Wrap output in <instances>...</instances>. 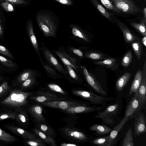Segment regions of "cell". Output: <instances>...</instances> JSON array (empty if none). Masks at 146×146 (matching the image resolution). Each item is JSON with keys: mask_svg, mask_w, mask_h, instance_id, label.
<instances>
[{"mask_svg": "<svg viewBox=\"0 0 146 146\" xmlns=\"http://www.w3.org/2000/svg\"><path fill=\"white\" fill-rule=\"evenodd\" d=\"M33 92L12 89L8 96L0 101V106L2 109L8 111L17 112L22 110L28 103V98Z\"/></svg>", "mask_w": 146, "mask_h": 146, "instance_id": "1", "label": "cell"}, {"mask_svg": "<svg viewBox=\"0 0 146 146\" xmlns=\"http://www.w3.org/2000/svg\"><path fill=\"white\" fill-rule=\"evenodd\" d=\"M36 19L39 27L45 36H56L59 20L54 13L48 10H41L36 13Z\"/></svg>", "mask_w": 146, "mask_h": 146, "instance_id": "2", "label": "cell"}, {"mask_svg": "<svg viewBox=\"0 0 146 146\" xmlns=\"http://www.w3.org/2000/svg\"><path fill=\"white\" fill-rule=\"evenodd\" d=\"M60 135L70 143L78 144L89 142L91 137L84 131L76 127L66 126L58 129Z\"/></svg>", "mask_w": 146, "mask_h": 146, "instance_id": "3", "label": "cell"}, {"mask_svg": "<svg viewBox=\"0 0 146 146\" xmlns=\"http://www.w3.org/2000/svg\"><path fill=\"white\" fill-rule=\"evenodd\" d=\"M45 106L60 110H64L81 106H88L90 104L86 102L69 98L64 100L45 102L40 103Z\"/></svg>", "mask_w": 146, "mask_h": 146, "instance_id": "4", "label": "cell"}, {"mask_svg": "<svg viewBox=\"0 0 146 146\" xmlns=\"http://www.w3.org/2000/svg\"><path fill=\"white\" fill-rule=\"evenodd\" d=\"M72 93L76 96L90 101L92 104L105 105L108 101L114 98L100 96L90 92L79 89H74L71 91Z\"/></svg>", "mask_w": 146, "mask_h": 146, "instance_id": "5", "label": "cell"}, {"mask_svg": "<svg viewBox=\"0 0 146 146\" xmlns=\"http://www.w3.org/2000/svg\"><path fill=\"white\" fill-rule=\"evenodd\" d=\"M116 12L120 13L134 14L142 12L135 5L133 0H111Z\"/></svg>", "mask_w": 146, "mask_h": 146, "instance_id": "6", "label": "cell"}, {"mask_svg": "<svg viewBox=\"0 0 146 146\" xmlns=\"http://www.w3.org/2000/svg\"><path fill=\"white\" fill-rule=\"evenodd\" d=\"M39 49L43 54L44 59L48 63L70 81V78L67 70L65 69L49 49L42 43Z\"/></svg>", "mask_w": 146, "mask_h": 146, "instance_id": "7", "label": "cell"}, {"mask_svg": "<svg viewBox=\"0 0 146 146\" xmlns=\"http://www.w3.org/2000/svg\"><path fill=\"white\" fill-rule=\"evenodd\" d=\"M28 98L36 103L64 100L67 98L62 97L53 92L41 90L33 92Z\"/></svg>", "mask_w": 146, "mask_h": 146, "instance_id": "8", "label": "cell"}, {"mask_svg": "<svg viewBox=\"0 0 146 146\" xmlns=\"http://www.w3.org/2000/svg\"><path fill=\"white\" fill-rule=\"evenodd\" d=\"M119 106L118 104L109 106L105 110L98 113L94 117L96 119H100L107 124H113L115 121L113 117L117 113Z\"/></svg>", "mask_w": 146, "mask_h": 146, "instance_id": "9", "label": "cell"}, {"mask_svg": "<svg viewBox=\"0 0 146 146\" xmlns=\"http://www.w3.org/2000/svg\"><path fill=\"white\" fill-rule=\"evenodd\" d=\"M105 105L102 106H81L70 108L60 111L66 115L76 114L80 113H87L101 111L104 108Z\"/></svg>", "mask_w": 146, "mask_h": 146, "instance_id": "10", "label": "cell"}, {"mask_svg": "<svg viewBox=\"0 0 146 146\" xmlns=\"http://www.w3.org/2000/svg\"><path fill=\"white\" fill-rule=\"evenodd\" d=\"M3 127L13 133L20 136L23 139H31L37 137L36 135L33 133L9 123L4 124Z\"/></svg>", "mask_w": 146, "mask_h": 146, "instance_id": "11", "label": "cell"}, {"mask_svg": "<svg viewBox=\"0 0 146 146\" xmlns=\"http://www.w3.org/2000/svg\"><path fill=\"white\" fill-rule=\"evenodd\" d=\"M40 74L37 71L32 69L26 68L19 75L13 78L11 81L13 86H18L28 78L36 76H40Z\"/></svg>", "mask_w": 146, "mask_h": 146, "instance_id": "12", "label": "cell"}, {"mask_svg": "<svg viewBox=\"0 0 146 146\" xmlns=\"http://www.w3.org/2000/svg\"><path fill=\"white\" fill-rule=\"evenodd\" d=\"M42 106L40 104L36 103L27 108V111L31 116L33 121L46 122V119L42 114Z\"/></svg>", "mask_w": 146, "mask_h": 146, "instance_id": "13", "label": "cell"}, {"mask_svg": "<svg viewBox=\"0 0 146 146\" xmlns=\"http://www.w3.org/2000/svg\"><path fill=\"white\" fill-rule=\"evenodd\" d=\"M80 67L83 70L85 77L88 84L99 94L106 95V92L94 76L89 72L84 66H81Z\"/></svg>", "mask_w": 146, "mask_h": 146, "instance_id": "14", "label": "cell"}, {"mask_svg": "<svg viewBox=\"0 0 146 146\" xmlns=\"http://www.w3.org/2000/svg\"><path fill=\"white\" fill-rule=\"evenodd\" d=\"M54 52L60 58L65 65H70L75 70H76L79 67L77 65L76 60L70 56L63 49L53 50Z\"/></svg>", "mask_w": 146, "mask_h": 146, "instance_id": "15", "label": "cell"}, {"mask_svg": "<svg viewBox=\"0 0 146 146\" xmlns=\"http://www.w3.org/2000/svg\"><path fill=\"white\" fill-rule=\"evenodd\" d=\"M26 31L28 36L33 46L39 57V59L41 58L38 42L34 32L33 22L31 20H29L27 22Z\"/></svg>", "mask_w": 146, "mask_h": 146, "instance_id": "16", "label": "cell"}, {"mask_svg": "<svg viewBox=\"0 0 146 146\" xmlns=\"http://www.w3.org/2000/svg\"><path fill=\"white\" fill-rule=\"evenodd\" d=\"M40 90L55 93L62 97L69 98L68 92L59 85L54 83H48L46 85L44 88L40 89Z\"/></svg>", "mask_w": 146, "mask_h": 146, "instance_id": "17", "label": "cell"}, {"mask_svg": "<svg viewBox=\"0 0 146 146\" xmlns=\"http://www.w3.org/2000/svg\"><path fill=\"white\" fill-rule=\"evenodd\" d=\"M15 121L20 127L26 129L29 126V119L26 110L24 109L17 112Z\"/></svg>", "mask_w": 146, "mask_h": 146, "instance_id": "18", "label": "cell"}, {"mask_svg": "<svg viewBox=\"0 0 146 146\" xmlns=\"http://www.w3.org/2000/svg\"><path fill=\"white\" fill-rule=\"evenodd\" d=\"M32 132L46 144L52 146H57L55 138L42 131L36 128L31 129Z\"/></svg>", "mask_w": 146, "mask_h": 146, "instance_id": "19", "label": "cell"}, {"mask_svg": "<svg viewBox=\"0 0 146 146\" xmlns=\"http://www.w3.org/2000/svg\"><path fill=\"white\" fill-rule=\"evenodd\" d=\"M139 102V107L145 102L146 100V79L142 78L141 84L134 96Z\"/></svg>", "mask_w": 146, "mask_h": 146, "instance_id": "20", "label": "cell"}, {"mask_svg": "<svg viewBox=\"0 0 146 146\" xmlns=\"http://www.w3.org/2000/svg\"><path fill=\"white\" fill-rule=\"evenodd\" d=\"M33 122L36 127L48 135L55 138L57 137L56 133L52 127L46 122L35 121Z\"/></svg>", "mask_w": 146, "mask_h": 146, "instance_id": "21", "label": "cell"}, {"mask_svg": "<svg viewBox=\"0 0 146 146\" xmlns=\"http://www.w3.org/2000/svg\"><path fill=\"white\" fill-rule=\"evenodd\" d=\"M145 119L143 114H141L136 119L134 125V133L138 136L146 132Z\"/></svg>", "mask_w": 146, "mask_h": 146, "instance_id": "22", "label": "cell"}, {"mask_svg": "<svg viewBox=\"0 0 146 146\" xmlns=\"http://www.w3.org/2000/svg\"><path fill=\"white\" fill-rule=\"evenodd\" d=\"M19 141L15 136L0 128V146L8 145Z\"/></svg>", "mask_w": 146, "mask_h": 146, "instance_id": "23", "label": "cell"}, {"mask_svg": "<svg viewBox=\"0 0 146 146\" xmlns=\"http://www.w3.org/2000/svg\"><path fill=\"white\" fill-rule=\"evenodd\" d=\"M129 118V117L125 116L120 123L112 130L110 135H109V146H111L114 145L119 132L128 120Z\"/></svg>", "mask_w": 146, "mask_h": 146, "instance_id": "24", "label": "cell"}, {"mask_svg": "<svg viewBox=\"0 0 146 146\" xmlns=\"http://www.w3.org/2000/svg\"><path fill=\"white\" fill-rule=\"evenodd\" d=\"M40 60L48 77L54 80L59 79L64 77L63 75L58 73L49 64L44 62L42 58L40 59Z\"/></svg>", "mask_w": 146, "mask_h": 146, "instance_id": "25", "label": "cell"}, {"mask_svg": "<svg viewBox=\"0 0 146 146\" xmlns=\"http://www.w3.org/2000/svg\"><path fill=\"white\" fill-rule=\"evenodd\" d=\"M117 24L121 30L125 41L130 42L135 40H138L139 38L133 34L127 27L121 21H118Z\"/></svg>", "mask_w": 146, "mask_h": 146, "instance_id": "26", "label": "cell"}, {"mask_svg": "<svg viewBox=\"0 0 146 146\" xmlns=\"http://www.w3.org/2000/svg\"><path fill=\"white\" fill-rule=\"evenodd\" d=\"M0 64L9 72L16 71L18 68V66L16 63L1 55Z\"/></svg>", "mask_w": 146, "mask_h": 146, "instance_id": "27", "label": "cell"}, {"mask_svg": "<svg viewBox=\"0 0 146 146\" xmlns=\"http://www.w3.org/2000/svg\"><path fill=\"white\" fill-rule=\"evenodd\" d=\"M142 74L141 70H139L137 72L134 80L131 85L129 95H131L134 93H136L142 81Z\"/></svg>", "mask_w": 146, "mask_h": 146, "instance_id": "28", "label": "cell"}, {"mask_svg": "<svg viewBox=\"0 0 146 146\" xmlns=\"http://www.w3.org/2000/svg\"><path fill=\"white\" fill-rule=\"evenodd\" d=\"M69 27L71 29L72 34L75 37L81 38L86 42H89L87 36L78 26L72 24L69 25Z\"/></svg>", "mask_w": 146, "mask_h": 146, "instance_id": "29", "label": "cell"}, {"mask_svg": "<svg viewBox=\"0 0 146 146\" xmlns=\"http://www.w3.org/2000/svg\"><path fill=\"white\" fill-rule=\"evenodd\" d=\"M139 101L137 98L134 96L128 103L125 116L129 117L139 108Z\"/></svg>", "mask_w": 146, "mask_h": 146, "instance_id": "30", "label": "cell"}, {"mask_svg": "<svg viewBox=\"0 0 146 146\" xmlns=\"http://www.w3.org/2000/svg\"><path fill=\"white\" fill-rule=\"evenodd\" d=\"M131 76V74L128 72L125 73L117 81L116 87L119 91H121L125 86Z\"/></svg>", "mask_w": 146, "mask_h": 146, "instance_id": "31", "label": "cell"}, {"mask_svg": "<svg viewBox=\"0 0 146 146\" xmlns=\"http://www.w3.org/2000/svg\"><path fill=\"white\" fill-rule=\"evenodd\" d=\"M90 131H95L97 133L104 134L110 133L112 129L110 127L103 125L97 124H93L91 126L89 129Z\"/></svg>", "mask_w": 146, "mask_h": 146, "instance_id": "32", "label": "cell"}, {"mask_svg": "<svg viewBox=\"0 0 146 146\" xmlns=\"http://www.w3.org/2000/svg\"><path fill=\"white\" fill-rule=\"evenodd\" d=\"M9 78L5 80L0 84V99L9 94L13 89L9 82Z\"/></svg>", "mask_w": 146, "mask_h": 146, "instance_id": "33", "label": "cell"}, {"mask_svg": "<svg viewBox=\"0 0 146 146\" xmlns=\"http://www.w3.org/2000/svg\"><path fill=\"white\" fill-rule=\"evenodd\" d=\"M37 77L34 76L28 78L18 86V89L24 91L31 88L36 83Z\"/></svg>", "mask_w": 146, "mask_h": 146, "instance_id": "34", "label": "cell"}, {"mask_svg": "<svg viewBox=\"0 0 146 146\" xmlns=\"http://www.w3.org/2000/svg\"><path fill=\"white\" fill-rule=\"evenodd\" d=\"M121 146H134L133 130L132 126L129 128L122 142Z\"/></svg>", "mask_w": 146, "mask_h": 146, "instance_id": "35", "label": "cell"}, {"mask_svg": "<svg viewBox=\"0 0 146 146\" xmlns=\"http://www.w3.org/2000/svg\"><path fill=\"white\" fill-rule=\"evenodd\" d=\"M68 116L62 119L65 122V126L69 127H75V125L78 124V120L79 117L75 114H68Z\"/></svg>", "mask_w": 146, "mask_h": 146, "instance_id": "36", "label": "cell"}, {"mask_svg": "<svg viewBox=\"0 0 146 146\" xmlns=\"http://www.w3.org/2000/svg\"><path fill=\"white\" fill-rule=\"evenodd\" d=\"M146 23L144 17L141 20L140 23L132 22L131 25L136 29L143 36H146Z\"/></svg>", "mask_w": 146, "mask_h": 146, "instance_id": "37", "label": "cell"}, {"mask_svg": "<svg viewBox=\"0 0 146 146\" xmlns=\"http://www.w3.org/2000/svg\"><path fill=\"white\" fill-rule=\"evenodd\" d=\"M16 112V111L1 109L0 110V121L6 119H11L15 121Z\"/></svg>", "mask_w": 146, "mask_h": 146, "instance_id": "38", "label": "cell"}, {"mask_svg": "<svg viewBox=\"0 0 146 146\" xmlns=\"http://www.w3.org/2000/svg\"><path fill=\"white\" fill-rule=\"evenodd\" d=\"M67 72L70 75V82L72 83H76L79 84L80 81L78 76L74 69L70 66L65 65Z\"/></svg>", "mask_w": 146, "mask_h": 146, "instance_id": "39", "label": "cell"}, {"mask_svg": "<svg viewBox=\"0 0 146 146\" xmlns=\"http://www.w3.org/2000/svg\"><path fill=\"white\" fill-rule=\"evenodd\" d=\"M23 143L26 145L31 146H46V144L38 137L31 139H23Z\"/></svg>", "mask_w": 146, "mask_h": 146, "instance_id": "40", "label": "cell"}, {"mask_svg": "<svg viewBox=\"0 0 146 146\" xmlns=\"http://www.w3.org/2000/svg\"><path fill=\"white\" fill-rule=\"evenodd\" d=\"M109 136L95 139H91L90 142L93 144L102 146H109Z\"/></svg>", "mask_w": 146, "mask_h": 146, "instance_id": "41", "label": "cell"}, {"mask_svg": "<svg viewBox=\"0 0 146 146\" xmlns=\"http://www.w3.org/2000/svg\"><path fill=\"white\" fill-rule=\"evenodd\" d=\"M92 3L101 13L105 17L111 21V15L96 0H91Z\"/></svg>", "mask_w": 146, "mask_h": 146, "instance_id": "42", "label": "cell"}, {"mask_svg": "<svg viewBox=\"0 0 146 146\" xmlns=\"http://www.w3.org/2000/svg\"><path fill=\"white\" fill-rule=\"evenodd\" d=\"M131 46L138 60H140L142 54L141 46L140 42L132 43Z\"/></svg>", "mask_w": 146, "mask_h": 146, "instance_id": "43", "label": "cell"}, {"mask_svg": "<svg viewBox=\"0 0 146 146\" xmlns=\"http://www.w3.org/2000/svg\"><path fill=\"white\" fill-rule=\"evenodd\" d=\"M132 59V56L131 51H128L123 57L121 64L124 67H127L129 65Z\"/></svg>", "mask_w": 146, "mask_h": 146, "instance_id": "44", "label": "cell"}, {"mask_svg": "<svg viewBox=\"0 0 146 146\" xmlns=\"http://www.w3.org/2000/svg\"><path fill=\"white\" fill-rule=\"evenodd\" d=\"M115 61L116 60L114 58H109L102 61L95 62L94 63L97 65L110 66L113 65Z\"/></svg>", "mask_w": 146, "mask_h": 146, "instance_id": "45", "label": "cell"}, {"mask_svg": "<svg viewBox=\"0 0 146 146\" xmlns=\"http://www.w3.org/2000/svg\"><path fill=\"white\" fill-rule=\"evenodd\" d=\"M87 58L95 60H100L103 58L104 56L101 53L94 52H87L85 54Z\"/></svg>", "mask_w": 146, "mask_h": 146, "instance_id": "46", "label": "cell"}, {"mask_svg": "<svg viewBox=\"0 0 146 146\" xmlns=\"http://www.w3.org/2000/svg\"><path fill=\"white\" fill-rule=\"evenodd\" d=\"M0 54L7 56L12 60L15 59L14 56L10 52L9 50L5 47L0 44Z\"/></svg>", "mask_w": 146, "mask_h": 146, "instance_id": "47", "label": "cell"}, {"mask_svg": "<svg viewBox=\"0 0 146 146\" xmlns=\"http://www.w3.org/2000/svg\"><path fill=\"white\" fill-rule=\"evenodd\" d=\"M102 4L106 8L114 12L116 11L111 0H100Z\"/></svg>", "mask_w": 146, "mask_h": 146, "instance_id": "48", "label": "cell"}, {"mask_svg": "<svg viewBox=\"0 0 146 146\" xmlns=\"http://www.w3.org/2000/svg\"><path fill=\"white\" fill-rule=\"evenodd\" d=\"M1 5L2 7L7 11H12L13 10V6L7 2H2Z\"/></svg>", "mask_w": 146, "mask_h": 146, "instance_id": "49", "label": "cell"}, {"mask_svg": "<svg viewBox=\"0 0 146 146\" xmlns=\"http://www.w3.org/2000/svg\"><path fill=\"white\" fill-rule=\"evenodd\" d=\"M63 5H72L73 4L72 0H54Z\"/></svg>", "mask_w": 146, "mask_h": 146, "instance_id": "50", "label": "cell"}, {"mask_svg": "<svg viewBox=\"0 0 146 146\" xmlns=\"http://www.w3.org/2000/svg\"><path fill=\"white\" fill-rule=\"evenodd\" d=\"M72 52L75 54L80 57H83V53L80 50L75 48L72 49Z\"/></svg>", "mask_w": 146, "mask_h": 146, "instance_id": "51", "label": "cell"}, {"mask_svg": "<svg viewBox=\"0 0 146 146\" xmlns=\"http://www.w3.org/2000/svg\"><path fill=\"white\" fill-rule=\"evenodd\" d=\"M11 3L14 4H25L27 2L23 0H6Z\"/></svg>", "mask_w": 146, "mask_h": 146, "instance_id": "52", "label": "cell"}, {"mask_svg": "<svg viewBox=\"0 0 146 146\" xmlns=\"http://www.w3.org/2000/svg\"><path fill=\"white\" fill-rule=\"evenodd\" d=\"M60 146H78V144L70 143H63L60 144Z\"/></svg>", "mask_w": 146, "mask_h": 146, "instance_id": "53", "label": "cell"}, {"mask_svg": "<svg viewBox=\"0 0 146 146\" xmlns=\"http://www.w3.org/2000/svg\"><path fill=\"white\" fill-rule=\"evenodd\" d=\"M4 31L2 26L0 25V39L3 41Z\"/></svg>", "mask_w": 146, "mask_h": 146, "instance_id": "54", "label": "cell"}, {"mask_svg": "<svg viewBox=\"0 0 146 146\" xmlns=\"http://www.w3.org/2000/svg\"><path fill=\"white\" fill-rule=\"evenodd\" d=\"M9 78H5L4 76L0 75V84L5 80L9 79Z\"/></svg>", "mask_w": 146, "mask_h": 146, "instance_id": "55", "label": "cell"}, {"mask_svg": "<svg viewBox=\"0 0 146 146\" xmlns=\"http://www.w3.org/2000/svg\"><path fill=\"white\" fill-rule=\"evenodd\" d=\"M7 70L3 66L0 65V75L3 74L4 72H7L6 70Z\"/></svg>", "mask_w": 146, "mask_h": 146, "instance_id": "56", "label": "cell"}, {"mask_svg": "<svg viewBox=\"0 0 146 146\" xmlns=\"http://www.w3.org/2000/svg\"><path fill=\"white\" fill-rule=\"evenodd\" d=\"M142 42L144 45L145 47L146 46V36H144L142 39Z\"/></svg>", "mask_w": 146, "mask_h": 146, "instance_id": "57", "label": "cell"}, {"mask_svg": "<svg viewBox=\"0 0 146 146\" xmlns=\"http://www.w3.org/2000/svg\"><path fill=\"white\" fill-rule=\"evenodd\" d=\"M143 12L144 15V18L145 21L146 22V8L145 7L143 10Z\"/></svg>", "mask_w": 146, "mask_h": 146, "instance_id": "58", "label": "cell"}, {"mask_svg": "<svg viewBox=\"0 0 146 146\" xmlns=\"http://www.w3.org/2000/svg\"><path fill=\"white\" fill-rule=\"evenodd\" d=\"M145 1H146V0H145Z\"/></svg>", "mask_w": 146, "mask_h": 146, "instance_id": "59", "label": "cell"}, {"mask_svg": "<svg viewBox=\"0 0 146 146\" xmlns=\"http://www.w3.org/2000/svg\"></svg>", "mask_w": 146, "mask_h": 146, "instance_id": "60", "label": "cell"}]
</instances>
